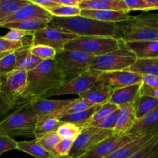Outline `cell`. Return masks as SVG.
Segmentation results:
<instances>
[{"mask_svg": "<svg viewBox=\"0 0 158 158\" xmlns=\"http://www.w3.org/2000/svg\"><path fill=\"white\" fill-rule=\"evenodd\" d=\"M79 8L81 10H113L129 12L123 0H81Z\"/></svg>", "mask_w": 158, "mask_h": 158, "instance_id": "23", "label": "cell"}, {"mask_svg": "<svg viewBox=\"0 0 158 158\" xmlns=\"http://www.w3.org/2000/svg\"><path fill=\"white\" fill-rule=\"evenodd\" d=\"M151 3L152 4L153 8L154 10H157L158 9V0H150Z\"/></svg>", "mask_w": 158, "mask_h": 158, "instance_id": "51", "label": "cell"}, {"mask_svg": "<svg viewBox=\"0 0 158 158\" xmlns=\"http://www.w3.org/2000/svg\"><path fill=\"white\" fill-rule=\"evenodd\" d=\"M24 44H23V41H10L5 38L4 36H0V53L14 52V51L22 48Z\"/></svg>", "mask_w": 158, "mask_h": 158, "instance_id": "43", "label": "cell"}, {"mask_svg": "<svg viewBox=\"0 0 158 158\" xmlns=\"http://www.w3.org/2000/svg\"><path fill=\"white\" fill-rule=\"evenodd\" d=\"M16 56L14 52H6L0 60V77L7 76L15 70Z\"/></svg>", "mask_w": 158, "mask_h": 158, "instance_id": "34", "label": "cell"}, {"mask_svg": "<svg viewBox=\"0 0 158 158\" xmlns=\"http://www.w3.org/2000/svg\"><path fill=\"white\" fill-rule=\"evenodd\" d=\"M56 1L62 6H79L81 0H56Z\"/></svg>", "mask_w": 158, "mask_h": 158, "instance_id": "50", "label": "cell"}, {"mask_svg": "<svg viewBox=\"0 0 158 158\" xmlns=\"http://www.w3.org/2000/svg\"><path fill=\"white\" fill-rule=\"evenodd\" d=\"M50 12L51 15L53 17H59V18H65V17H72L80 15L81 9L79 6H60L54 7L48 11Z\"/></svg>", "mask_w": 158, "mask_h": 158, "instance_id": "36", "label": "cell"}, {"mask_svg": "<svg viewBox=\"0 0 158 158\" xmlns=\"http://www.w3.org/2000/svg\"><path fill=\"white\" fill-rule=\"evenodd\" d=\"M94 106V105L91 104L90 103H89L86 100H83V99L80 98V97H78L77 99H73V101L69 104H68L65 107L62 108L58 112H56V114H52L51 116H48V117H55V118L60 120V119L66 117V116L86 110L93 107Z\"/></svg>", "mask_w": 158, "mask_h": 158, "instance_id": "29", "label": "cell"}, {"mask_svg": "<svg viewBox=\"0 0 158 158\" xmlns=\"http://www.w3.org/2000/svg\"><path fill=\"white\" fill-rule=\"evenodd\" d=\"M136 119L134 106L131 103L124 104L119 107V114L117 123L114 130V134L125 135L129 134L130 131L135 124Z\"/></svg>", "mask_w": 158, "mask_h": 158, "instance_id": "17", "label": "cell"}, {"mask_svg": "<svg viewBox=\"0 0 158 158\" xmlns=\"http://www.w3.org/2000/svg\"><path fill=\"white\" fill-rule=\"evenodd\" d=\"M17 142L12 137L0 135V156L5 152L17 149Z\"/></svg>", "mask_w": 158, "mask_h": 158, "instance_id": "45", "label": "cell"}, {"mask_svg": "<svg viewBox=\"0 0 158 158\" xmlns=\"http://www.w3.org/2000/svg\"><path fill=\"white\" fill-rule=\"evenodd\" d=\"M80 15L106 23H120L130 19V12L113 10H92L82 9Z\"/></svg>", "mask_w": 158, "mask_h": 158, "instance_id": "19", "label": "cell"}, {"mask_svg": "<svg viewBox=\"0 0 158 158\" xmlns=\"http://www.w3.org/2000/svg\"><path fill=\"white\" fill-rule=\"evenodd\" d=\"M137 60V57L123 43L120 48L104 55L94 56L90 70L99 73L127 70Z\"/></svg>", "mask_w": 158, "mask_h": 158, "instance_id": "6", "label": "cell"}, {"mask_svg": "<svg viewBox=\"0 0 158 158\" xmlns=\"http://www.w3.org/2000/svg\"><path fill=\"white\" fill-rule=\"evenodd\" d=\"M37 119L30 103L18 102V106L0 121V135L34 137Z\"/></svg>", "mask_w": 158, "mask_h": 158, "instance_id": "4", "label": "cell"}, {"mask_svg": "<svg viewBox=\"0 0 158 158\" xmlns=\"http://www.w3.org/2000/svg\"><path fill=\"white\" fill-rule=\"evenodd\" d=\"M120 39L124 43L154 40L158 39V12H143L118 23Z\"/></svg>", "mask_w": 158, "mask_h": 158, "instance_id": "3", "label": "cell"}, {"mask_svg": "<svg viewBox=\"0 0 158 158\" xmlns=\"http://www.w3.org/2000/svg\"><path fill=\"white\" fill-rule=\"evenodd\" d=\"M114 89L107 85L97 80L86 92L79 96V97L86 100L93 105H102L109 101Z\"/></svg>", "mask_w": 158, "mask_h": 158, "instance_id": "18", "label": "cell"}, {"mask_svg": "<svg viewBox=\"0 0 158 158\" xmlns=\"http://www.w3.org/2000/svg\"><path fill=\"white\" fill-rule=\"evenodd\" d=\"M157 158H158V157H157Z\"/></svg>", "mask_w": 158, "mask_h": 158, "instance_id": "56", "label": "cell"}, {"mask_svg": "<svg viewBox=\"0 0 158 158\" xmlns=\"http://www.w3.org/2000/svg\"><path fill=\"white\" fill-rule=\"evenodd\" d=\"M27 88V72L14 70L1 77V92L10 101L17 103Z\"/></svg>", "mask_w": 158, "mask_h": 158, "instance_id": "11", "label": "cell"}, {"mask_svg": "<svg viewBox=\"0 0 158 158\" xmlns=\"http://www.w3.org/2000/svg\"><path fill=\"white\" fill-rule=\"evenodd\" d=\"M118 114H119V110H117L114 111V113L110 114L109 116H107V117H106V118L103 119V120L99 122V123L94 127L98 128H101V129H104V130H110V131H114V128H115V126H116V123H117Z\"/></svg>", "mask_w": 158, "mask_h": 158, "instance_id": "44", "label": "cell"}, {"mask_svg": "<svg viewBox=\"0 0 158 158\" xmlns=\"http://www.w3.org/2000/svg\"><path fill=\"white\" fill-rule=\"evenodd\" d=\"M142 83L153 88H158V77L151 75L142 76Z\"/></svg>", "mask_w": 158, "mask_h": 158, "instance_id": "49", "label": "cell"}, {"mask_svg": "<svg viewBox=\"0 0 158 158\" xmlns=\"http://www.w3.org/2000/svg\"><path fill=\"white\" fill-rule=\"evenodd\" d=\"M0 2H1V0H0Z\"/></svg>", "mask_w": 158, "mask_h": 158, "instance_id": "55", "label": "cell"}, {"mask_svg": "<svg viewBox=\"0 0 158 158\" xmlns=\"http://www.w3.org/2000/svg\"><path fill=\"white\" fill-rule=\"evenodd\" d=\"M77 37L78 36L72 32L49 25L33 34L32 45H44L59 52L65 49L66 43Z\"/></svg>", "mask_w": 158, "mask_h": 158, "instance_id": "10", "label": "cell"}, {"mask_svg": "<svg viewBox=\"0 0 158 158\" xmlns=\"http://www.w3.org/2000/svg\"><path fill=\"white\" fill-rule=\"evenodd\" d=\"M18 102H12L6 97L4 94L0 91V121L9 115L16 106Z\"/></svg>", "mask_w": 158, "mask_h": 158, "instance_id": "41", "label": "cell"}, {"mask_svg": "<svg viewBox=\"0 0 158 158\" xmlns=\"http://www.w3.org/2000/svg\"><path fill=\"white\" fill-rule=\"evenodd\" d=\"M74 141L70 140H63L62 139L60 143L55 147L52 151V154L55 157H63L69 155L70 153Z\"/></svg>", "mask_w": 158, "mask_h": 158, "instance_id": "42", "label": "cell"}, {"mask_svg": "<svg viewBox=\"0 0 158 158\" xmlns=\"http://www.w3.org/2000/svg\"><path fill=\"white\" fill-rule=\"evenodd\" d=\"M63 122L59 119L52 117H45L37 119L34 131V138L38 139L46 134L56 132Z\"/></svg>", "mask_w": 158, "mask_h": 158, "instance_id": "26", "label": "cell"}, {"mask_svg": "<svg viewBox=\"0 0 158 158\" xmlns=\"http://www.w3.org/2000/svg\"><path fill=\"white\" fill-rule=\"evenodd\" d=\"M100 74V73L89 69L88 72L82 74L80 77L70 81L65 82L57 87L50 89L43 96V99H47L55 96L69 95V94L81 95L88 89H89L94 83H97Z\"/></svg>", "mask_w": 158, "mask_h": 158, "instance_id": "9", "label": "cell"}, {"mask_svg": "<svg viewBox=\"0 0 158 158\" xmlns=\"http://www.w3.org/2000/svg\"><path fill=\"white\" fill-rule=\"evenodd\" d=\"M113 134L114 131L110 130L91 126L84 127L81 134L74 141L69 155L73 158H79Z\"/></svg>", "mask_w": 158, "mask_h": 158, "instance_id": "8", "label": "cell"}, {"mask_svg": "<svg viewBox=\"0 0 158 158\" xmlns=\"http://www.w3.org/2000/svg\"><path fill=\"white\" fill-rule=\"evenodd\" d=\"M31 46L32 43L28 45H24L22 48L15 51V56H16V66L15 70H24L26 71V65L29 60L31 53Z\"/></svg>", "mask_w": 158, "mask_h": 158, "instance_id": "37", "label": "cell"}, {"mask_svg": "<svg viewBox=\"0 0 158 158\" xmlns=\"http://www.w3.org/2000/svg\"><path fill=\"white\" fill-rule=\"evenodd\" d=\"M53 158H73V157H70L69 155H67V156H63V157H53Z\"/></svg>", "mask_w": 158, "mask_h": 158, "instance_id": "52", "label": "cell"}, {"mask_svg": "<svg viewBox=\"0 0 158 158\" xmlns=\"http://www.w3.org/2000/svg\"><path fill=\"white\" fill-rule=\"evenodd\" d=\"M50 22L48 20L36 19H29L26 21L19 22V23H9L1 26L2 28H6L9 29H20L29 32L33 35L35 32L41 29H45L49 25Z\"/></svg>", "mask_w": 158, "mask_h": 158, "instance_id": "27", "label": "cell"}, {"mask_svg": "<svg viewBox=\"0 0 158 158\" xmlns=\"http://www.w3.org/2000/svg\"><path fill=\"white\" fill-rule=\"evenodd\" d=\"M137 138L138 137H135L131 134H113L79 158H105L121 147Z\"/></svg>", "mask_w": 158, "mask_h": 158, "instance_id": "12", "label": "cell"}, {"mask_svg": "<svg viewBox=\"0 0 158 158\" xmlns=\"http://www.w3.org/2000/svg\"><path fill=\"white\" fill-rule=\"evenodd\" d=\"M123 2L129 12L133 10H140L143 12L154 10L150 0H123Z\"/></svg>", "mask_w": 158, "mask_h": 158, "instance_id": "40", "label": "cell"}, {"mask_svg": "<svg viewBox=\"0 0 158 158\" xmlns=\"http://www.w3.org/2000/svg\"><path fill=\"white\" fill-rule=\"evenodd\" d=\"M83 128L71 123L63 122L61 126L57 130L56 133L59 137L63 140H70L75 141L81 134Z\"/></svg>", "mask_w": 158, "mask_h": 158, "instance_id": "32", "label": "cell"}, {"mask_svg": "<svg viewBox=\"0 0 158 158\" xmlns=\"http://www.w3.org/2000/svg\"><path fill=\"white\" fill-rule=\"evenodd\" d=\"M52 18L53 16L51 15L50 12L39 6L38 5L33 3L31 0H29V2L26 5L18 9L15 13L5 19L1 20L0 27L4 25L9 24V23H19V22L29 19H41L51 22Z\"/></svg>", "mask_w": 158, "mask_h": 158, "instance_id": "13", "label": "cell"}, {"mask_svg": "<svg viewBox=\"0 0 158 158\" xmlns=\"http://www.w3.org/2000/svg\"><path fill=\"white\" fill-rule=\"evenodd\" d=\"M140 94L149 96V97L158 99V88L151 87V86H147V85L141 83V84H140Z\"/></svg>", "mask_w": 158, "mask_h": 158, "instance_id": "47", "label": "cell"}, {"mask_svg": "<svg viewBox=\"0 0 158 158\" xmlns=\"http://www.w3.org/2000/svg\"><path fill=\"white\" fill-rule=\"evenodd\" d=\"M98 81L115 89L131 85L140 84L142 83V76L127 70L104 72L100 73Z\"/></svg>", "mask_w": 158, "mask_h": 158, "instance_id": "14", "label": "cell"}, {"mask_svg": "<svg viewBox=\"0 0 158 158\" xmlns=\"http://www.w3.org/2000/svg\"><path fill=\"white\" fill-rule=\"evenodd\" d=\"M136 119L140 120L158 106V99L147 95L139 94L133 103Z\"/></svg>", "mask_w": 158, "mask_h": 158, "instance_id": "25", "label": "cell"}, {"mask_svg": "<svg viewBox=\"0 0 158 158\" xmlns=\"http://www.w3.org/2000/svg\"><path fill=\"white\" fill-rule=\"evenodd\" d=\"M127 70L140 76L151 75L158 77V58L137 59Z\"/></svg>", "mask_w": 158, "mask_h": 158, "instance_id": "24", "label": "cell"}, {"mask_svg": "<svg viewBox=\"0 0 158 158\" xmlns=\"http://www.w3.org/2000/svg\"><path fill=\"white\" fill-rule=\"evenodd\" d=\"M65 83V79L55 60H43L35 69L27 72V88L18 100L29 103L43 96L53 88Z\"/></svg>", "mask_w": 158, "mask_h": 158, "instance_id": "1", "label": "cell"}, {"mask_svg": "<svg viewBox=\"0 0 158 158\" xmlns=\"http://www.w3.org/2000/svg\"><path fill=\"white\" fill-rule=\"evenodd\" d=\"M31 1L47 11L52 9V8L60 6V4L57 3L56 0H31Z\"/></svg>", "mask_w": 158, "mask_h": 158, "instance_id": "48", "label": "cell"}, {"mask_svg": "<svg viewBox=\"0 0 158 158\" xmlns=\"http://www.w3.org/2000/svg\"><path fill=\"white\" fill-rule=\"evenodd\" d=\"M123 43L121 40L112 37L78 36L68 42L65 49L78 51L92 56H99L117 50Z\"/></svg>", "mask_w": 158, "mask_h": 158, "instance_id": "5", "label": "cell"}, {"mask_svg": "<svg viewBox=\"0 0 158 158\" xmlns=\"http://www.w3.org/2000/svg\"><path fill=\"white\" fill-rule=\"evenodd\" d=\"M158 133V106L140 120H137L128 134L135 137Z\"/></svg>", "mask_w": 158, "mask_h": 158, "instance_id": "16", "label": "cell"}, {"mask_svg": "<svg viewBox=\"0 0 158 158\" xmlns=\"http://www.w3.org/2000/svg\"><path fill=\"white\" fill-rule=\"evenodd\" d=\"M137 59L158 58V39L154 40L124 43Z\"/></svg>", "mask_w": 158, "mask_h": 158, "instance_id": "22", "label": "cell"}, {"mask_svg": "<svg viewBox=\"0 0 158 158\" xmlns=\"http://www.w3.org/2000/svg\"><path fill=\"white\" fill-rule=\"evenodd\" d=\"M93 58L94 56L83 52L63 49L56 52L54 60L64 77L65 82H68L88 72Z\"/></svg>", "mask_w": 158, "mask_h": 158, "instance_id": "7", "label": "cell"}, {"mask_svg": "<svg viewBox=\"0 0 158 158\" xmlns=\"http://www.w3.org/2000/svg\"><path fill=\"white\" fill-rule=\"evenodd\" d=\"M158 157V134L148 145L130 158H157Z\"/></svg>", "mask_w": 158, "mask_h": 158, "instance_id": "35", "label": "cell"}, {"mask_svg": "<svg viewBox=\"0 0 158 158\" xmlns=\"http://www.w3.org/2000/svg\"><path fill=\"white\" fill-rule=\"evenodd\" d=\"M157 134H149V135L138 137L130 143L125 144L124 146L121 147L118 150L114 151L113 154H110L109 156L105 158H130L131 156L138 152L139 151L143 149L146 145H148Z\"/></svg>", "mask_w": 158, "mask_h": 158, "instance_id": "20", "label": "cell"}, {"mask_svg": "<svg viewBox=\"0 0 158 158\" xmlns=\"http://www.w3.org/2000/svg\"><path fill=\"white\" fill-rule=\"evenodd\" d=\"M36 141L40 145H41L46 151H49L52 154V151L55 147L60 143V140H62L56 132L50 133V134H46L42 137L38 139H35ZM53 155V154H52Z\"/></svg>", "mask_w": 158, "mask_h": 158, "instance_id": "39", "label": "cell"}, {"mask_svg": "<svg viewBox=\"0 0 158 158\" xmlns=\"http://www.w3.org/2000/svg\"><path fill=\"white\" fill-rule=\"evenodd\" d=\"M28 35H32V34L26 31L20 30V29H10V31L6 35H4V37L10 41L19 42L23 41V39Z\"/></svg>", "mask_w": 158, "mask_h": 158, "instance_id": "46", "label": "cell"}, {"mask_svg": "<svg viewBox=\"0 0 158 158\" xmlns=\"http://www.w3.org/2000/svg\"><path fill=\"white\" fill-rule=\"evenodd\" d=\"M140 84L131 85L126 87L114 89L112 95L108 102L119 107L124 104H128V103L133 104L140 94Z\"/></svg>", "mask_w": 158, "mask_h": 158, "instance_id": "21", "label": "cell"}, {"mask_svg": "<svg viewBox=\"0 0 158 158\" xmlns=\"http://www.w3.org/2000/svg\"><path fill=\"white\" fill-rule=\"evenodd\" d=\"M117 110H119V106H116V105L113 104V103H109V102L100 105V107H99L98 110L96 111L95 114H94V116H93L92 118H91V120L89 121V123H88L85 127L96 126L99 122L103 120V119L106 118L107 116H109L110 114H111L112 113H114V111Z\"/></svg>", "mask_w": 158, "mask_h": 158, "instance_id": "33", "label": "cell"}, {"mask_svg": "<svg viewBox=\"0 0 158 158\" xmlns=\"http://www.w3.org/2000/svg\"><path fill=\"white\" fill-rule=\"evenodd\" d=\"M49 25L63 29L77 36H103L120 39L118 23H106L81 15L59 18L53 17Z\"/></svg>", "mask_w": 158, "mask_h": 158, "instance_id": "2", "label": "cell"}, {"mask_svg": "<svg viewBox=\"0 0 158 158\" xmlns=\"http://www.w3.org/2000/svg\"><path fill=\"white\" fill-rule=\"evenodd\" d=\"M29 0H1L0 2V21L15 13Z\"/></svg>", "mask_w": 158, "mask_h": 158, "instance_id": "31", "label": "cell"}, {"mask_svg": "<svg viewBox=\"0 0 158 158\" xmlns=\"http://www.w3.org/2000/svg\"><path fill=\"white\" fill-rule=\"evenodd\" d=\"M31 53L43 60H54L56 55V51L52 47L44 45H32Z\"/></svg>", "mask_w": 158, "mask_h": 158, "instance_id": "38", "label": "cell"}, {"mask_svg": "<svg viewBox=\"0 0 158 158\" xmlns=\"http://www.w3.org/2000/svg\"><path fill=\"white\" fill-rule=\"evenodd\" d=\"M100 106V105H95V106L86 110L66 116V117L60 119V120H61L62 122H64V123H73V124H76L83 128L89 123V121L91 120L92 117L95 114L96 111L98 110Z\"/></svg>", "mask_w": 158, "mask_h": 158, "instance_id": "30", "label": "cell"}, {"mask_svg": "<svg viewBox=\"0 0 158 158\" xmlns=\"http://www.w3.org/2000/svg\"><path fill=\"white\" fill-rule=\"evenodd\" d=\"M17 150L23 151L35 158H53L50 152L46 151L38 143L35 139L32 140L17 142Z\"/></svg>", "mask_w": 158, "mask_h": 158, "instance_id": "28", "label": "cell"}, {"mask_svg": "<svg viewBox=\"0 0 158 158\" xmlns=\"http://www.w3.org/2000/svg\"><path fill=\"white\" fill-rule=\"evenodd\" d=\"M6 53V52H3V53H0V60H1L2 57L3 56H4Z\"/></svg>", "mask_w": 158, "mask_h": 158, "instance_id": "53", "label": "cell"}, {"mask_svg": "<svg viewBox=\"0 0 158 158\" xmlns=\"http://www.w3.org/2000/svg\"><path fill=\"white\" fill-rule=\"evenodd\" d=\"M0 91H1V77H0Z\"/></svg>", "mask_w": 158, "mask_h": 158, "instance_id": "54", "label": "cell"}, {"mask_svg": "<svg viewBox=\"0 0 158 158\" xmlns=\"http://www.w3.org/2000/svg\"><path fill=\"white\" fill-rule=\"evenodd\" d=\"M73 100H49L40 98L30 103L31 107L38 118L48 117L58 112L71 103Z\"/></svg>", "mask_w": 158, "mask_h": 158, "instance_id": "15", "label": "cell"}]
</instances>
